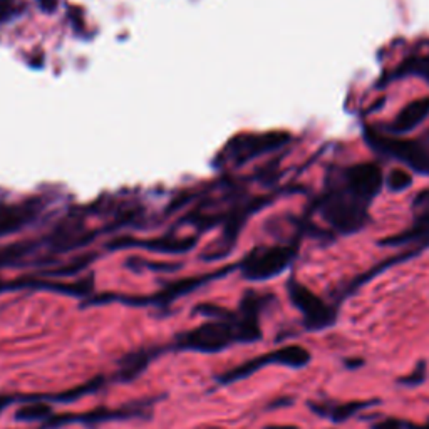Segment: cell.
Here are the masks:
<instances>
[{"instance_id":"1","label":"cell","mask_w":429,"mask_h":429,"mask_svg":"<svg viewBox=\"0 0 429 429\" xmlns=\"http://www.w3.org/2000/svg\"><path fill=\"white\" fill-rule=\"evenodd\" d=\"M238 342L237 317L233 320L205 322L193 330L178 337L175 349L196 350V353H220L226 347Z\"/></svg>"},{"instance_id":"2","label":"cell","mask_w":429,"mask_h":429,"mask_svg":"<svg viewBox=\"0 0 429 429\" xmlns=\"http://www.w3.org/2000/svg\"><path fill=\"white\" fill-rule=\"evenodd\" d=\"M312 360V354L308 353L306 347L302 346H285L280 349L272 350V353L259 355V358L247 360V362L240 364V366L233 367L231 371L225 372L218 377V383L222 386L233 384L237 381L247 379L252 374H255L260 369L267 366H285L290 369H302L307 367Z\"/></svg>"},{"instance_id":"3","label":"cell","mask_w":429,"mask_h":429,"mask_svg":"<svg viewBox=\"0 0 429 429\" xmlns=\"http://www.w3.org/2000/svg\"><path fill=\"white\" fill-rule=\"evenodd\" d=\"M287 294H289L292 306L299 308L302 314L304 327L311 332H320V330L332 327L337 322V307L329 306L319 295H315L295 278H290L287 282Z\"/></svg>"},{"instance_id":"4","label":"cell","mask_w":429,"mask_h":429,"mask_svg":"<svg viewBox=\"0 0 429 429\" xmlns=\"http://www.w3.org/2000/svg\"><path fill=\"white\" fill-rule=\"evenodd\" d=\"M294 259V247H259L242 260L240 270L247 280L264 282L285 272Z\"/></svg>"},{"instance_id":"5","label":"cell","mask_w":429,"mask_h":429,"mask_svg":"<svg viewBox=\"0 0 429 429\" xmlns=\"http://www.w3.org/2000/svg\"><path fill=\"white\" fill-rule=\"evenodd\" d=\"M154 399L149 401H138L135 404H130L121 409H107V407H97V409L89 411V413L83 414H57L50 416L47 421L42 424L41 429H59L61 426H66L69 423H84L89 426H96V424L114 421V419H132V418H146L151 414L149 406L153 404Z\"/></svg>"},{"instance_id":"6","label":"cell","mask_w":429,"mask_h":429,"mask_svg":"<svg viewBox=\"0 0 429 429\" xmlns=\"http://www.w3.org/2000/svg\"><path fill=\"white\" fill-rule=\"evenodd\" d=\"M233 267H226L225 270H218V272L210 273V275L203 277H193V278H184V280H179L177 284H171L166 287L165 290L160 292V294L153 295V297H118V295H113V300H119V302L130 304V306H148V304H154V306L166 307L170 306L173 300H177L178 297H183V295L190 294L191 290L198 289L207 282L213 280V278L223 277L225 273H229Z\"/></svg>"},{"instance_id":"7","label":"cell","mask_w":429,"mask_h":429,"mask_svg":"<svg viewBox=\"0 0 429 429\" xmlns=\"http://www.w3.org/2000/svg\"><path fill=\"white\" fill-rule=\"evenodd\" d=\"M324 218L329 223H332L341 233H353L362 229L366 222V214L359 203L353 200L334 196L325 203Z\"/></svg>"},{"instance_id":"8","label":"cell","mask_w":429,"mask_h":429,"mask_svg":"<svg viewBox=\"0 0 429 429\" xmlns=\"http://www.w3.org/2000/svg\"><path fill=\"white\" fill-rule=\"evenodd\" d=\"M347 186L359 200H371L383 186V171L374 163L355 165L347 171Z\"/></svg>"},{"instance_id":"9","label":"cell","mask_w":429,"mask_h":429,"mask_svg":"<svg viewBox=\"0 0 429 429\" xmlns=\"http://www.w3.org/2000/svg\"><path fill=\"white\" fill-rule=\"evenodd\" d=\"M104 376H97L94 379L88 381V383L76 386V388L67 389L64 393L57 394H42V396H37V394H31V396H22V394H8V399H11V404L14 402H36V401H44V402H62V404H67V402H74L76 399H81L88 394H93L96 391H100L104 384Z\"/></svg>"},{"instance_id":"10","label":"cell","mask_w":429,"mask_h":429,"mask_svg":"<svg viewBox=\"0 0 429 429\" xmlns=\"http://www.w3.org/2000/svg\"><path fill=\"white\" fill-rule=\"evenodd\" d=\"M376 404H379L377 399H372V401H350V402H342V404H334V402L329 401L307 402L308 409H311L312 413L319 416V418H327L336 424L349 421L350 418H354V416L360 413V411L369 409V407Z\"/></svg>"},{"instance_id":"11","label":"cell","mask_w":429,"mask_h":429,"mask_svg":"<svg viewBox=\"0 0 429 429\" xmlns=\"http://www.w3.org/2000/svg\"><path fill=\"white\" fill-rule=\"evenodd\" d=\"M386 149L391 151L399 160L406 161L421 173H429V153L421 144L413 143V141H384Z\"/></svg>"},{"instance_id":"12","label":"cell","mask_w":429,"mask_h":429,"mask_svg":"<svg viewBox=\"0 0 429 429\" xmlns=\"http://www.w3.org/2000/svg\"><path fill=\"white\" fill-rule=\"evenodd\" d=\"M156 355V350H146L139 349L135 353L126 354L118 362V372H116V379L121 383H131L136 377L144 372V369L149 366L151 359Z\"/></svg>"},{"instance_id":"13","label":"cell","mask_w":429,"mask_h":429,"mask_svg":"<svg viewBox=\"0 0 429 429\" xmlns=\"http://www.w3.org/2000/svg\"><path fill=\"white\" fill-rule=\"evenodd\" d=\"M37 207L34 203L15 205V207L0 208V237L14 233L36 217Z\"/></svg>"},{"instance_id":"14","label":"cell","mask_w":429,"mask_h":429,"mask_svg":"<svg viewBox=\"0 0 429 429\" xmlns=\"http://www.w3.org/2000/svg\"><path fill=\"white\" fill-rule=\"evenodd\" d=\"M429 116V97L409 102L401 113L397 114L396 121L393 124V130L397 132H407L419 126Z\"/></svg>"},{"instance_id":"15","label":"cell","mask_w":429,"mask_h":429,"mask_svg":"<svg viewBox=\"0 0 429 429\" xmlns=\"http://www.w3.org/2000/svg\"><path fill=\"white\" fill-rule=\"evenodd\" d=\"M195 238H160L151 240V242H131V240H118L111 247H128V245H143L149 250L158 252H170V253H183L191 250L195 247Z\"/></svg>"},{"instance_id":"16","label":"cell","mask_w":429,"mask_h":429,"mask_svg":"<svg viewBox=\"0 0 429 429\" xmlns=\"http://www.w3.org/2000/svg\"><path fill=\"white\" fill-rule=\"evenodd\" d=\"M53 416V407L44 401L27 402L15 411V421L20 423H34V421H47Z\"/></svg>"},{"instance_id":"17","label":"cell","mask_w":429,"mask_h":429,"mask_svg":"<svg viewBox=\"0 0 429 429\" xmlns=\"http://www.w3.org/2000/svg\"><path fill=\"white\" fill-rule=\"evenodd\" d=\"M426 377H428L426 360H419L409 374L399 377L397 384L402 386V388H418V386H421L424 381H426Z\"/></svg>"},{"instance_id":"18","label":"cell","mask_w":429,"mask_h":429,"mask_svg":"<svg viewBox=\"0 0 429 429\" xmlns=\"http://www.w3.org/2000/svg\"><path fill=\"white\" fill-rule=\"evenodd\" d=\"M195 314L208 317L212 320H233L237 317V314L229 311V308L212 306V304H200V306H196Z\"/></svg>"},{"instance_id":"19","label":"cell","mask_w":429,"mask_h":429,"mask_svg":"<svg viewBox=\"0 0 429 429\" xmlns=\"http://www.w3.org/2000/svg\"><path fill=\"white\" fill-rule=\"evenodd\" d=\"M411 184H413V177H411L406 170L394 168L391 173L388 175V188L394 193L404 191Z\"/></svg>"},{"instance_id":"20","label":"cell","mask_w":429,"mask_h":429,"mask_svg":"<svg viewBox=\"0 0 429 429\" xmlns=\"http://www.w3.org/2000/svg\"><path fill=\"white\" fill-rule=\"evenodd\" d=\"M27 252H29L27 245H14L4 248V250H0V267L11 264V261H14L15 259H19V257L25 255Z\"/></svg>"},{"instance_id":"21","label":"cell","mask_w":429,"mask_h":429,"mask_svg":"<svg viewBox=\"0 0 429 429\" xmlns=\"http://www.w3.org/2000/svg\"><path fill=\"white\" fill-rule=\"evenodd\" d=\"M17 12H19V6L14 0H0V24L14 17Z\"/></svg>"},{"instance_id":"22","label":"cell","mask_w":429,"mask_h":429,"mask_svg":"<svg viewBox=\"0 0 429 429\" xmlns=\"http://www.w3.org/2000/svg\"><path fill=\"white\" fill-rule=\"evenodd\" d=\"M371 429H404V421L397 418H384L372 424Z\"/></svg>"},{"instance_id":"23","label":"cell","mask_w":429,"mask_h":429,"mask_svg":"<svg viewBox=\"0 0 429 429\" xmlns=\"http://www.w3.org/2000/svg\"><path fill=\"white\" fill-rule=\"evenodd\" d=\"M344 366H346L347 369H359V367H362V366H364V359H359V358H355V359H346V360H344Z\"/></svg>"},{"instance_id":"24","label":"cell","mask_w":429,"mask_h":429,"mask_svg":"<svg viewBox=\"0 0 429 429\" xmlns=\"http://www.w3.org/2000/svg\"><path fill=\"white\" fill-rule=\"evenodd\" d=\"M39 4L47 11H54L55 6H57V0H39Z\"/></svg>"},{"instance_id":"25","label":"cell","mask_w":429,"mask_h":429,"mask_svg":"<svg viewBox=\"0 0 429 429\" xmlns=\"http://www.w3.org/2000/svg\"><path fill=\"white\" fill-rule=\"evenodd\" d=\"M404 429H429V421L426 424H413L404 421Z\"/></svg>"},{"instance_id":"26","label":"cell","mask_w":429,"mask_h":429,"mask_svg":"<svg viewBox=\"0 0 429 429\" xmlns=\"http://www.w3.org/2000/svg\"><path fill=\"white\" fill-rule=\"evenodd\" d=\"M264 429H300V428L292 426V424H272V426H265Z\"/></svg>"},{"instance_id":"27","label":"cell","mask_w":429,"mask_h":429,"mask_svg":"<svg viewBox=\"0 0 429 429\" xmlns=\"http://www.w3.org/2000/svg\"><path fill=\"white\" fill-rule=\"evenodd\" d=\"M4 289H6V285H4V284H0V290H4Z\"/></svg>"},{"instance_id":"28","label":"cell","mask_w":429,"mask_h":429,"mask_svg":"<svg viewBox=\"0 0 429 429\" xmlns=\"http://www.w3.org/2000/svg\"><path fill=\"white\" fill-rule=\"evenodd\" d=\"M207 429H222V428H207Z\"/></svg>"}]
</instances>
